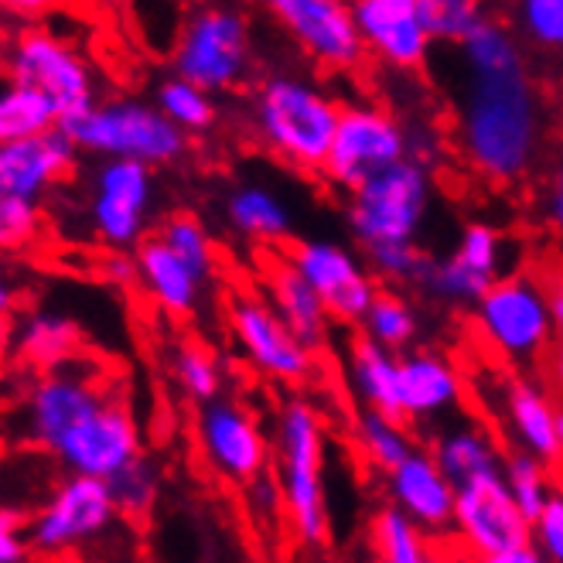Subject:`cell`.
<instances>
[{"mask_svg":"<svg viewBox=\"0 0 563 563\" xmlns=\"http://www.w3.org/2000/svg\"><path fill=\"white\" fill-rule=\"evenodd\" d=\"M503 478H506V488L512 495V503L519 506V512L537 522L543 516V509L550 506L553 499V475H550V465H543L540 457L526 454V451H509L506 454V468H503Z\"/></svg>","mask_w":563,"mask_h":563,"instance_id":"cell-38","label":"cell"},{"mask_svg":"<svg viewBox=\"0 0 563 563\" xmlns=\"http://www.w3.org/2000/svg\"><path fill=\"white\" fill-rule=\"evenodd\" d=\"M352 14L366 52L376 55L383 65L400 73H413L427 65L434 38H430L420 18L417 0H355Z\"/></svg>","mask_w":563,"mask_h":563,"instance_id":"cell-20","label":"cell"},{"mask_svg":"<svg viewBox=\"0 0 563 563\" xmlns=\"http://www.w3.org/2000/svg\"><path fill=\"white\" fill-rule=\"evenodd\" d=\"M62 130L86 154L103 161H137L147 168L172 164L188 151V134L144 99H96L92 107L65 117Z\"/></svg>","mask_w":563,"mask_h":563,"instance_id":"cell-4","label":"cell"},{"mask_svg":"<svg viewBox=\"0 0 563 563\" xmlns=\"http://www.w3.org/2000/svg\"><path fill=\"white\" fill-rule=\"evenodd\" d=\"M31 543L27 529H21V512L14 506L0 509V563H24Z\"/></svg>","mask_w":563,"mask_h":563,"instance_id":"cell-47","label":"cell"},{"mask_svg":"<svg viewBox=\"0 0 563 563\" xmlns=\"http://www.w3.org/2000/svg\"><path fill=\"white\" fill-rule=\"evenodd\" d=\"M400 358L383 345H376L373 339L358 335L349 339L345 349V379L355 393V400L362 404V410H379L393 420H404V404H400ZM407 423V420H404Z\"/></svg>","mask_w":563,"mask_h":563,"instance_id":"cell-27","label":"cell"},{"mask_svg":"<svg viewBox=\"0 0 563 563\" xmlns=\"http://www.w3.org/2000/svg\"><path fill=\"white\" fill-rule=\"evenodd\" d=\"M417 4L430 38L451 45H461L488 18L485 8L475 4V0H417Z\"/></svg>","mask_w":563,"mask_h":563,"instance_id":"cell-41","label":"cell"},{"mask_svg":"<svg viewBox=\"0 0 563 563\" xmlns=\"http://www.w3.org/2000/svg\"><path fill=\"white\" fill-rule=\"evenodd\" d=\"M195 441L206 465L225 482L250 485L271 472V441L260 417L243 400H219L195 410Z\"/></svg>","mask_w":563,"mask_h":563,"instance_id":"cell-15","label":"cell"},{"mask_svg":"<svg viewBox=\"0 0 563 563\" xmlns=\"http://www.w3.org/2000/svg\"><path fill=\"white\" fill-rule=\"evenodd\" d=\"M120 512L113 503L110 482L65 475L48 492V499L38 506V512L27 519V543L35 553L62 556L99 540Z\"/></svg>","mask_w":563,"mask_h":563,"instance_id":"cell-11","label":"cell"},{"mask_svg":"<svg viewBox=\"0 0 563 563\" xmlns=\"http://www.w3.org/2000/svg\"><path fill=\"white\" fill-rule=\"evenodd\" d=\"M253 58V31L250 18L236 8H198L191 11L172 48L175 76L202 86L206 92L236 89Z\"/></svg>","mask_w":563,"mask_h":563,"instance_id":"cell-8","label":"cell"},{"mask_svg":"<svg viewBox=\"0 0 563 563\" xmlns=\"http://www.w3.org/2000/svg\"><path fill=\"white\" fill-rule=\"evenodd\" d=\"M154 236L178 260H185L191 271H198L206 280H212V274H216V240L209 236V229L195 216H188V212L168 216Z\"/></svg>","mask_w":563,"mask_h":563,"instance_id":"cell-39","label":"cell"},{"mask_svg":"<svg viewBox=\"0 0 563 563\" xmlns=\"http://www.w3.org/2000/svg\"><path fill=\"white\" fill-rule=\"evenodd\" d=\"M137 256V284L147 294V301L172 314V318H191L206 301V277L191 271L185 260H178L157 236H147Z\"/></svg>","mask_w":563,"mask_h":563,"instance_id":"cell-26","label":"cell"},{"mask_svg":"<svg viewBox=\"0 0 563 563\" xmlns=\"http://www.w3.org/2000/svg\"><path fill=\"white\" fill-rule=\"evenodd\" d=\"M457 55H461V65H465V73H503V69L526 65L516 31L503 18H492V14L457 45Z\"/></svg>","mask_w":563,"mask_h":563,"instance_id":"cell-35","label":"cell"},{"mask_svg":"<svg viewBox=\"0 0 563 563\" xmlns=\"http://www.w3.org/2000/svg\"><path fill=\"white\" fill-rule=\"evenodd\" d=\"M110 393L113 389L92 362L73 358L52 373H38L18 400L14 434L27 448L55 454L65 438L76 434L92 413H99Z\"/></svg>","mask_w":563,"mask_h":563,"instance_id":"cell-5","label":"cell"},{"mask_svg":"<svg viewBox=\"0 0 563 563\" xmlns=\"http://www.w3.org/2000/svg\"><path fill=\"white\" fill-rule=\"evenodd\" d=\"M553 301V349H550V379L563 393V277L550 284Z\"/></svg>","mask_w":563,"mask_h":563,"instance_id":"cell-49","label":"cell"},{"mask_svg":"<svg viewBox=\"0 0 563 563\" xmlns=\"http://www.w3.org/2000/svg\"><path fill=\"white\" fill-rule=\"evenodd\" d=\"M38 229H42V206L0 195V240H4L8 250L27 246L38 236Z\"/></svg>","mask_w":563,"mask_h":563,"instance_id":"cell-44","label":"cell"},{"mask_svg":"<svg viewBox=\"0 0 563 563\" xmlns=\"http://www.w3.org/2000/svg\"><path fill=\"white\" fill-rule=\"evenodd\" d=\"M277 482L284 516L305 547L328 540V492H324V420L305 396H290L274 423Z\"/></svg>","mask_w":563,"mask_h":563,"instance_id":"cell-3","label":"cell"},{"mask_svg":"<svg viewBox=\"0 0 563 563\" xmlns=\"http://www.w3.org/2000/svg\"><path fill=\"white\" fill-rule=\"evenodd\" d=\"M543 216H547V222H550L553 233L563 236V164L553 172L550 188H547V195H543Z\"/></svg>","mask_w":563,"mask_h":563,"instance_id":"cell-50","label":"cell"},{"mask_svg":"<svg viewBox=\"0 0 563 563\" xmlns=\"http://www.w3.org/2000/svg\"><path fill=\"white\" fill-rule=\"evenodd\" d=\"M430 454L454 488H465L478 478L503 475L506 451L492 438V430L478 420H451L430 444Z\"/></svg>","mask_w":563,"mask_h":563,"instance_id":"cell-28","label":"cell"},{"mask_svg":"<svg viewBox=\"0 0 563 563\" xmlns=\"http://www.w3.org/2000/svg\"><path fill=\"white\" fill-rule=\"evenodd\" d=\"M267 11L308 58L324 69H355L366 58L352 4L339 0H271Z\"/></svg>","mask_w":563,"mask_h":563,"instance_id":"cell-19","label":"cell"},{"mask_svg":"<svg viewBox=\"0 0 563 563\" xmlns=\"http://www.w3.org/2000/svg\"><path fill=\"white\" fill-rule=\"evenodd\" d=\"M342 110L345 107L321 82L297 73H274L256 86L250 117L271 154L297 172L324 175Z\"/></svg>","mask_w":563,"mask_h":563,"instance_id":"cell-2","label":"cell"},{"mask_svg":"<svg viewBox=\"0 0 563 563\" xmlns=\"http://www.w3.org/2000/svg\"><path fill=\"white\" fill-rule=\"evenodd\" d=\"M246 503L253 509V516L260 522H274L277 516H284V495H280V482L271 475V472H263L260 478H253L246 485Z\"/></svg>","mask_w":563,"mask_h":563,"instance_id":"cell-46","label":"cell"},{"mask_svg":"<svg viewBox=\"0 0 563 563\" xmlns=\"http://www.w3.org/2000/svg\"><path fill=\"white\" fill-rule=\"evenodd\" d=\"M172 379L178 383V389L195 400L198 407H206L222 396V383H225V369L216 349H209L206 342L185 339L172 349Z\"/></svg>","mask_w":563,"mask_h":563,"instance_id":"cell-34","label":"cell"},{"mask_svg":"<svg viewBox=\"0 0 563 563\" xmlns=\"http://www.w3.org/2000/svg\"><path fill=\"white\" fill-rule=\"evenodd\" d=\"M110 492L120 516L147 519L161 499V472L147 454H141L134 465H126L117 478H110Z\"/></svg>","mask_w":563,"mask_h":563,"instance_id":"cell-40","label":"cell"},{"mask_svg":"<svg viewBox=\"0 0 563 563\" xmlns=\"http://www.w3.org/2000/svg\"><path fill=\"white\" fill-rule=\"evenodd\" d=\"M376 563H454L451 553L427 540L423 529H417L400 509H379L369 526Z\"/></svg>","mask_w":563,"mask_h":563,"instance_id":"cell-32","label":"cell"},{"mask_svg":"<svg viewBox=\"0 0 563 563\" xmlns=\"http://www.w3.org/2000/svg\"><path fill=\"white\" fill-rule=\"evenodd\" d=\"M352 441L369 468L393 475L417 451L404 420H393L379 410H358L352 420Z\"/></svg>","mask_w":563,"mask_h":563,"instance_id":"cell-31","label":"cell"},{"mask_svg":"<svg viewBox=\"0 0 563 563\" xmlns=\"http://www.w3.org/2000/svg\"><path fill=\"white\" fill-rule=\"evenodd\" d=\"M430 206H434V178L420 164L400 161L396 168L349 195L345 222L362 250L383 243H417Z\"/></svg>","mask_w":563,"mask_h":563,"instance_id":"cell-7","label":"cell"},{"mask_svg":"<svg viewBox=\"0 0 563 563\" xmlns=\"http://www.w3.org/2000/svg\"><path fill=\"white\" fill-rule=\"evenodd\" d=\"M441 157H444V144L434 126H407V161L430 172Z\"/></svg>","mask_w":563,"mask_h":563,"instance_id":"cell-48","label":"cell"},{"mask_svg":"<svg viewBox=\"0 0 563 563\" xmlns=\"http://www.w3.org/2000/svg\"><path fill=\"white\" fill-rule=\"evenodd\" d=\"M260 284H263V297L280 314V321L301 339L305 349L318 355L328 345L331 324L335 321H331L318 290L290 263V256H267V263L260 267Z\"/></svg>","mask_w":563,"mask_h":563,"instance_id":"cell-25","label":"cell"},{"mask_svg":"<svg viewBox=\"0 0 563 563\" xmlns=\"http://www.w3.org/2000/svg\"><path fill=\"white\" fill-rule=\"evenodd\" d=\"M475 563H550L533 543L526 547H516V550H506V553H495V556H485V560H475Z\"/></svg>","mask_w":563,"mask_h":563,"instance_id":"cell-52","label":"cell"},{"mask_svg":"<svg viewBox=\"0 0 563 563\" xmlns=\"http://www.w3.org/2000/svg\"><path fill=\"white\" fill-rule=\"evenodd\" d=\"M99 267H103L107 280H113L120 287L137 284V256L134 253H110L103 263H99Z\"/></svg>","mask_w":563,"mask_h":563,"instance_id":"cell-51","label":"cell"},{"mask_svg":"<svg viewBox=\"0 0 563 563\" xmlns=\"http://www.w3.org/2000/svg\"><path fill=\"white\" fill-rule=\"evenodd\" d=\"M389 506L400 509L423 533H444L454 526L457 488L448 482L434 454L417 448L400 468L386 475Z\"/></svg>","mask_w":563,"mask_h":563,"instance_id":"cell-23","label":"cell"},{"mask_svg":"<svg viewBox=\"0 0 563 563\" xmlns=\"http://www.w3.org/2000/svg\"><path fill=\"white\" fill-rule=\"evenodd\" d=\"M475 331L485 349L506 366H537L553 349L550 287L529 274L503 277L475 305Z\"/></svg>","mask_w":563,"mask_h":563,"instance_id":"cell-6","label":"cell"},{"mask_svg":"<svg viewBox=\"0 0 563 563\" xmlns=\"http://www.w3.org/2000/svg\"><path fill=\"white\" fill-rule=\"evenodd\" d=\"M560 444H563V407H560Z\"/></svg>","mask_w":563,"mask_h":563,"instance_id":"cell-54","label":"cell"},{"mask_svg":"<svg viewBox=\"0 0 563 563\" xmlns=\"http://www.w3.org/2000/svg\"><path fill=\"white\" fill-rule=\"evenodd\" d=\"M79 147L65 130L45 137L0 144V195L42 206L45 195L76 168Z\"/></svg>","mask_w":563,"mask_h":563,"instance_id":"cell-22","label":"cell"},{"mask_svg":"<svg viewBox=\"0 0 563 563\" xmlns=\"http://www.w3.org/2000/svg\"><path fill=\"white\" fill-rule=\"evenodd\" d=\"M427 253L417 243H383V246H369L366 250V263L369 271L389 284H410L420 287V277L427 271Z\"/></svg>","mask_w":563,"mask_h":563,"instance_id":"cell-43","label":"cell"},{"mask_svg":"<svg viewBox=\"0 0 563 563\" xmlns=\"http://www.w3.org/2000/svg\"><path fill=\"white\" fill-rule=\"evenodd\" d=\"M451 529L457 533V543L475 560L533 543V522L512 503L503 475H488L457 488Z\"/></svg>","mask_w":563,"mask_h":563,"instance_id":"cell-18","label":"cell"},{"mask_svg":"<svg viewBox=\"0 0 563 563\" xmlns=\"http://www.w3.org/2000/svg\"><path fill=\"white\" fill-rule=\"evenodd\" d=\"M82 342V331L73 314L55 308H35L14 321L11 352L21 366L35 373H52L73 362Z\"/></svg>","mask_w":563,"mask_h":563,"instance_id":"cell-29","label":"cell"},{"mask_svg":"<svg viewBox=\"0 0 563 563\" xmlns=\"http://www.w3.org/2000/svg\"><path fill=\"white\" fill-rule=\"evenodd\" d=\"M400 161H407V126L379 103H345L324 178L352 195Z\"/></svg>","mask_w":563,"mask_h":563,"instance_id":"cell-10","label":"cell"},{"mask_svg":"<svg viewBox=\"0 0 563 563\" xmlns=\"http://www.w3.org/2000/svg\"><path fill=\"white\" fill-rule=\"evenodd\" d=\"M495 404H499L503 427L512 438L516 451L533 454L553 468L563 457V444H560V407L553 404L550 389L529 376H503Z\"/></svg>","mask_w":563,"mask_h":563,"instance_id":"cell-21","label":"cell"},{"mask_svg":"<svg viewBox=\"0 0 563 563\" xmlns=\"http://www.w3.org/2000/svg\"><path fill=\"white\" fill-rule=\"evenodd\" d=\"M62 110L38 89L8 82L4 92H0V141L4 144L45 137L62 126Z\"/></svg>","mask_w":563,"mask_h":563,"instance_id":"cell-33","label":"cell"},{"mask_svg":"<svg viewBox=\"0 0 563 563\" xmlns=\"http://www.w3.org/2000/svg\"><path fill=\"white\" fill-rule=\"evenodd\" d=\"M154 168L137 161H99L89 178L86 219L89 233L110 253H130L144 246V233L154 206Z\"/></svg>","mask_w":563,"mask_h":563,"instance_id":"cell-9","label":"cell"},{"mask_svg":"<svg viewBox=\"0 0 563 563\" xmlns=\"http://www.w3.org/2000/svg\"><path fill=\"white\" fill-rule=\"evenodd\" d=\"M516 31L543 52H563V0H522L512 11Z\"/></svg>","mask_w":563,"mask_h":563,"instance_id":"cell-42","label":"cell"},{"mask_svg":"<svg viewBox=\"0 0 563 563\" xmlns=\"http://www.w3.org/2000/svg\"><path fill=\"white\" fill-rule=\"evenodd\" d=\"M454 141L468 168L492 185H512L533 172L543 144V99L526 65L465 73L457 89Z\"/></svg>","mask_w":563,"mask_h":563,"instance_id":"cell-1","label":"cell"},{"mask_svg":"<svg viewBox=\"0 0 563 563\" xmlns=\"http://www.w3.org/2000/svg\"><path fill=\"white\" fill-rule=\"evenodd\" d=\"M154 107L168 117L181 134H206L216 123V99L202 86L185 82L178 76L161 79L154 89Z\"/></svg>","mask_w":563,"mask_h":563,"instance_id":"cell-36","label":"cell"},{"mask_svg":"<svg viewBox=\"0 0 563 563\" xmlns=\"http://www.w3.org/2000/svg\"><path fill=\"white\" fill-rule=\"evenodd\" d=\"M225 219L240 236L256 243H284L294 233V206L263 181H243L229 191Z\"/></svg>","mask_w":563,"mask_h":563,"instance_id":"cell-30","label":"cell"},{"mask_svg":"<svg viewBox=\"0 0 563 563\" xmlns=\"http://www.w3.org/2000/svg\"><path fill=\"white\" fill-rule=\"evenodd\" d=\"M417 331H420L417 308L396 290H379L376 305L369 308L366 321H362V335L373 339L376 345H383L389 352H396V355L410 352Z\"/></svg>","mask_w":563,"mask_h":563,"instance_id":"cell-37","label":"cell"},{"mask_svg":"<svg viewBox=\"0 0 563 563\" xmlns=\"http://www.w3.org/2000/svg\"><path fill=\"white\" fill-rule=\"evenodd\" d=\"M533 547H537L550 563H563V488L553 492L550 506H547L543 516L533 522Z\"/></svg>","mask_w":563,"mask_h":563,"instance_id":"cell-45","label":"cell"},{"mask_svg":"<svg viewBox=\"0 0 563 563\" xmlns=\"http://www.w3.org/2000/svg\"><path fill=\"white\" fill-rule=\"evenodd\" d=\"M324 563H355V560H349V556H331V560H324Z\"/></svg>","mask_w":563,"mask_h":563,"instance_id":"cell-53","label":"cell"},{"mask_svg":"<svg viewBox=\"0 0 563 563\" xmlns=\"http://www.w3.org/2000/svg\"><path fill=\"white\" fill-rule=\"evenodd\" d=\"M229 331L250 366L274 383L297 386L311 379L314 373V352L301 345V339L280 321L271 301L256 290H236L229 297Z\"/></svg>","mask_w":563,"mask_h":563,"instance_id":"cell-13","label":"cell"},{"mask_svg":"<svg viewBox=\"0 0 563 563\" xmlns=\"http://www.w3.org/2000/svg\"><path fill=\"white\" fill-rule=\"evenodd\" d=\"M506 236L488 222H468L448 256H430L420 290L444 305H478L506 277Z\"/></svg>","mask_w":563,"mask_h":563,"instance_id":"cell-16","label":"cell"},{"mask_svg":"<svg viewBox=\"0 0 563 563\" xmlns=\"http://www.w3.org/2000/svg\"><path fill=\"white\" fill-rule=\"evenodd\" d=\"M8 76L11 82L45 92L62 117H73L96 103V82L86 58L73 42L52 35L48 27H21L11 38Z\"/></svg>","mask_w":563,"mask_h":563,"instance_id":"cell-12","label":"cell"},{"mask_svg":"<svg viewBox=\"0 0 563 563\" xmlns=\"http://www.w3.org/2000/svg\"><path fill=\"white\" fill-rule=\"evenodd\" d=\"M144 454V438L137 413L123 393H110V400L92 413L76 434L65 438V444L52 454L69 475L110 482L126 465Z\"/></svg>","mask_w":563,"mask_h":563,"instance_id":"cell-17","label":"cell"},{"mask_svg":"<svg viewBox=\"0 0 563 563\" xmlns=\"http://www.w3.org/2000/svg\"><path fill=\"white\" fill-rule=\"evenodd\" d=\"M287 256L294 267L305 274V280L318 290L331 321L362 328V321H366L369 308L379 297L376 274L366 267V260L355 250H349L345 243L324 240V236L297 240L287 250Z\"/></svg>","mask_w":563,"mask_h":563,"instance_id":"cell-14","label":"cell"},{"mask_svg":"<svg viewBox=\"0 0 563 563\" xmlns=\"http://www.w3.org/2000/svg\"><path fill=\"white\" fill-rule=\"evenodd\" d=\"M465 376L444 352L410 349L400 358V404L407 423L444 420L461 410Z\"/></svg>","mask_w":563,"mask_h":563,"instance_id":"cell-24","label":"cell"}]
</instances>
